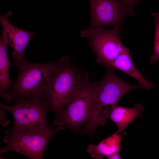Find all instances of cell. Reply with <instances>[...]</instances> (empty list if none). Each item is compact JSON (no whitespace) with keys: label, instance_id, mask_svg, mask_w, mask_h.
Returning <instances> with one entry per match:
<instances>
[{"label":"cell","instance_id":"2","mask_svg":"<svg viewBox=\"0 0 159 159\" xmlns=\"http://www.w3.org/2000/svg\"><path fill=\"white\" fill-rule=\"evenodd\" d=\"M52 74L46 89L45 100L55 115L60 114L68 100L84 80V74L67 56L62 57Z\"/></svg>","mask_w":159,"mask_h":159},{"label":"cell","instance_id":"5","mask_svg":"<svg viewBox=\"0 0 159 159\" xmlns=\"http://www.w3.org/2000/svg\"><path fill=\"white\" fill-rule=\"evenodd\" d=\"M96 82H91L86 72L82 85L72 95L65 108L52 125H61L77 132L89 119L92 104V90Z\"/></svg>","mask_w":159,"mask_h":159},{"label":"cell","instance_id":"8","mask_svg":"<svg viewBox=\"0 0 159 159\" xmlns=\"http://www.w3.org/2000/svg\"><path fill=\"white\" fill-rule=\"evenodd\" d=\"M90 26L109 25L121 29L126 18L135 14L126 7L122 0H89Z\"/></svg>","mask_w":159,"mask_h":159},{"label":"cell","instance_id":"6","mask_svg":"<svg viewBox=\"0 0 159 159\" xmlns=\"http://www.w3.org/2000/svg\"><path fill=\"white\" fill-rule=\"evenodd\" d=\"M122 30L114 27L105 30L102 26H89L81 32V37L88 39V44L96 55L98 64L105 68L112 67L118 56L129 50L121 40Z\"/></svg>","mask_w":159,"mask_h":159},{"label":"cell","instance_id":"16","mask_svg":"<svg viewBox=\"0 0 159 159\" xmlns=\"http://www.w3.org/2000/svg\"><path fill=\"white\" fill-rule=\"evenodd\" d=\"M140 0H123L126 7L130 11L135 12V7L138 4Z\"/></svg>","mask_w":159,"mask_h":159},{"label":"cell","instance_id":"12","mask_svg":"<svg viewBox=\"0 0 159 159\" xmlns=\"http://www.w3.org/2000/svg\"><path fill=\"white\" fill-rule=\"evenodd\" d=\"M129 50L120 54L113 63L112 67L122 71L137 80L143 89L150 90L153 85L145 79L139 72L131 60Z\"/></svg>","mask_w":159,"mask_h":159},{"label":"cell","instance_id":"9","mask_svg":"<svg viewBox=\"0 0 159 159\" xmlns=\"http://www.w3.org/2000/svg\"><path fill=\"white\" fill-rule=\"evenodd\" d=\"M11 15L10 11L1 15L0 23L3 28L1 32L13 49L11 54L12 62L13 65L16 66L26 60L24 54L25 49L36 33L21 29L12 24L9 20Z\"/></svg>","mask_w":159,"mask_h":159},{"label":"cell","instance_id":"1","mask_svg":"<svg viewBox=\"0 0 159 159\" xmlns=\"http://www.w3.org/2000/svg\"><path fill=\"white\" fill-rule=\"evenodd\" d=\"M105 68V76L100 82H96L93 89L92 108L85 127L90 133L105 124L112 110L125 95L132 90L143 88L140 84L132 85L123 81L115 73L113 67Z\"/></svg>","mask_w":159,"mask_h":159},{"label":"cell","instance_id":"14","mask_svg":"<svg viewBox=\"0 0 159 159\" xmlns=\"http://www.w3.org/2000/svg\"><path fill=\"white\" fill-rule=\"evenodd\" d=\"M152 15L153 18L155 31L153 53L150 56V62L155 65L159 60V13L153 12Z\"/></svg>","mask_w":159,"mask_h":159},{"label":"cell","instance_id":"10","mask_svg":"<svg viewBox=\"0 0 159 159\" xmlns=\"http://www.w3.org/2000/svg\"><path fill=\"white\" fill-rule=\"evenodd\" d=\"M144 110L143 107L137 103L132 108L117 105L112 110L109 118L117 125L118 130L116 132L118 133L140 115Z\"/></svg>","mask_w":159,"mask_h":159},{"label":"cell","instance_id":"15","mask_svg":"<svg viewBox=\"0 0 159 159\" xmlns=\"http://www.w3.org/2000/svg\"><path fill=\"white\" fill-rule=\"evenodd\" d=\"M7 110L4 108L0 107V123L2 126L5 127L10 123V121L6 117V114Z\"/></svg>","mask_w":159,"mask_h":159},{"label":"cell","instance_id":"7","mask_svg":"<svg viewBox=\"0 0 159 159\" xmlns=\"http://www.w3.org/2000/svg\"><path fill=\"white\" fill-rule=\"evenodd\" d=\"M12 105L1 103L0 107L9 112L13 116L14 128L32 127L48 125L46 116L51 109L48 103L38 97L32 98H16Z\"/></svg>","mask_w":159,"mask_h":159},{"label":"cell","instance_id":"17","mask_svg":"<svg viewBox=\"0 0 159 159\" xmlns=\"http://www.w3.org/2000/svg\"><path fill=\"white\" fill-rule=\"evenodd\" d=\"M119 153H114L107 157L108 159H120L121 158V157Z\"/></svg>","mask_w":159,"mask_h":159},{"label":"cell","instance_id":"18","mask_svg":"<svg viewBox=\"0 0 159 159\" xmlns=\"http://www.w3.org/2000/svg\"><path fill=\"white\" fill-rule=\"evenodd\" d=\"M72 0L73 1L74 0Z\"/></svg>","mask_w":159,"mask_h":159},{"label":"cell","instance_id":"3","mask_svg":"<svg viewBox=\"0 0 159 159\" xmlns=\"http://www.w3.org/2000/svg\"><path fill=\"white\" fill-rule=\"evenodd\" d=\"M59 60L48 63H35L26 60L17 64L18 73L11 87L2 96L9 103L16 98L39 97L44 100L47 86Z\"/></svg>","mask_w":159,"mask_h":159},{"label":"cell","instance_id":"11","mask_svg":"<svg viewBox=\"0 0 159 159\" xmlns=\"http://www.w3.org/2000/svg\"><path fill=\"white\" fill-rule=\"evenodd\" d=\"M115 133L102 140L96 145H90L87 151L93 158L100 159L116 153H120L122 135Z\"/></svg>","mask_w":159,"mask_h":159},{"label":"cell","instance_id":"13","mask_svg":"<svg viewBox=\"0 0 159 159\" xmlns=\"http://www.w3.org/2000/svg\"><path fill=\"white\" fill-rule=\"evenodd\" d=\"M5 36L1 32L0 37V94L1 96L10 89L12 83L9 78V69L11 64L7 55L8 45Z\"/></svg>","mask_w":159,"mask_h":159},{"label":"cell","instance_id":"4","mask_svg":"<svg viewBox=\"0 0 159 159\" xmlns=\"http://www.w3.org/2000/svg\"><path fill=\"white\" fill-rule=\"evenodd\" d=\"M52 125L32 127L6 130L3 141L6 144L0 147V153L9 152L18 153L31 159H43L47 145L51 138L60 130Z\"/></svg>","mask_w":159,"mask_h":159}]
</instances>
